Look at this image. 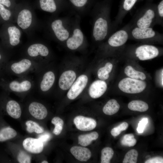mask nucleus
Masks as SVG:
<instances>
[{
	"label": "nucleus",
	"mask_w": 163,
	"mask_h": 163,
	"mask_svg": "<svg viewBox=\"0 0 163 163\" xmlns=\"http://www.w3.org/2000/svg\"><path fill=\"white\" fill-rule=\"evenodd\" d=\"M73 121L76 128L82 131L92 130L96 127L97 125L96 121L94 119L82 116L76 117Z\"/></svg>",
	"instance_id": "12"
},
{
	"label": "nucleus",
	"mask_w": 163,
	"mask_h": 163,
	"mask_svg": "<svg viewBox=\"0 0 163 163\" xmlns=\"http://www.w3.org/2000/svg\"><path fill=\"white\" fill-rule=\"evenodd\" d=\"M42 163H48V162L46 161H44L41 162Z\"/></svg>",
	"instance_id": "46"
},
{
	"label": "nucleus",
	"mask_w": 163,
	"mask_h": 163,
	"mask_svg": "<svg viewBox=\"0 0 163 163\" xmlns=\"http://www.w3.org/2000/svg\"><path fill=\"white\" fill-rule=\"evenodd\" d=\"M6 110L8 115L14 118H19L21 115L20 106L14 100H11L8 101L6 105Z\"/></svg>",
	"instance_id": "22"
},
{
	"label": "nucleus",
	"mask_w": 163,
	"mask_h": 163,
	"mask_svg": "<svg viewBox=\"0 0 163 163\" xmlns=\"http://www.w3.org/2000/svg\"><path fill=\"white\" fill-rule=\"evenodd\" d=\"M1 54H0V60L1 59Z\"/></svg>",
	"instance_id": "47"
},
{
	"label": "nucleus",
	"mask_w": 163,
	"mask_h": 163,
	"mask_svg": "<svg viewBox=\"0 0 163 163\" xmlns=\"http://www.w3.org/2000/svg\"><path fill=\"white\" fill-rule=\"evenodd\" d=\"M17 133L13 129L7 127L0 130V142H3L13 138L16 136Z\"/></svg>",
	"instance_id": "30"
},
{
	"label": "nucleus",
	"mask_w": 163,
	"mask_h": 163,
	"mask_svg": "<svg viewBox=\"0 0 163 163\" xmlns=\"http://www.w3.org/2000/svg\"><path fill=\"white\" fill-rule=\"evenodd\" d=\"M120 105L114 99L108 101L104 106L103 112L106 115H112L116 113L119 110Z\"/></svg>",
	"instance_id": "24"
},
{
	"label": "nucleus",
	"mask_w": 163,
	"mask_h": 163,
	"mask_svg": "<svg viewBox=\"0 0 163 163\" xmlns=\"http://www.w3.org/2000/svg\"><path fill=\"white\" fill-rule=\"evenodd\" d=\"M129 39V27L128 25L122 29L112 33L102 45L105 48H113L123 46Z\"/></svg>",
	"instance_id": "6"
},
{
	"label": "nucleus",
	"mask_w": 163,
	"mask_h": 163,
	"mask_svg": "<svg viewBox=\"0 0 163 163\" xmlns=\"http://www.w3.org/2000/svg\"><path fill=\"white\" fill-rule=\"evenodd\" d=\"M0 3L8 7H9L11 5V3L9 0H0Z\"/></svg>",
	"instance_id": "45"
},
{
	"label": "nucleus",
	"mask_w": 163,
	"mask_h": 163,
	"mask_svg": "<svg viewBox=\"0 0 163 163\" xmlns=\"http://www.w3.org/2000/svg\"><path fill=\"white\" fill-rule=\"evenodd\" d=\"M157 16V24L162 25L163 19V0L158 4L156 9Z\"/></svg>",
	"instance_id": "36"
},
{
	"label": "nucleus",
	"mask_w": 163,
	"mask_h": 163,
	"mask_svg": "<svg viewBox=\"0 0 163 163\" xmlns=\"http://www.w3.org/2000/svg\"><path fill=\"white\" fill-rule=\"evenodd\" d=\"M71 3L79 11H80L87 4L88 0H69Z\"/></svg>",
	"instance_id": "39"
},
{
	"label": "nucleus",
	"mask_w": 163,
	"mask_h": 163,
	"mask_svg": "<svg viewBox=\"0 0 163 163\" xmlns=\"http://www.w3.org/2000/svg\"><path fill=\"white\" fill-rule=\"evenodd\" d=\"M76 74L73 70H69L62 73L58 81L59 88L63 90L69 89L76 79Z\"/></svg>",
	"instance_id": "13"
},
{
	"label": "nucleus",
	"mask_w": 163,
	"mask_h": 163,
	"mask_svg": "<svg viewBox=\"0 0 163 163\" xmlns=\"http://www.w3.org/2000/svg\"><path fill=\"white\" fill-rule=\"evenodd\" d=\"M146 83L143 80L124 78L119 82L118 87L123 92L128 94H135L142 92L146 88Z\"/></svg>",
	"instance_id": "7"
},
{
	"label": "nucleus",
	"mask_w": 163,
	"mask_h": 163,
	"mask_svg": "<svg viewBox=\"0 0 163 163\" xmlns=\"http://www.w3.org/2000/svg\"><path fill=\"white\" fill-rule=\"evenodd\" d=\"M121 131L126 130L128 127V123L126 122H123L118 126Z\"/></svg>",
	"instance_id": "44"
},
{
	"label": "nucleus",
	"mask_w": 163,
	"mask_h": 163,
	"mask_svg": "<svg viewBox=\"0 0 163 163\" xmlns=\"http://www.w3.org/2000/svg\"><path fill=\"white\" fill-rule=\"evenodd\" d=\"M33 82L30 79L27 78L13 80L11 81L8 85L11 91L17 93L28 92L33 89Z\"/></svg>",
	"instance_id": "11"
},
{
	"label": "nucleus",
	"mask_w": 163,
	"mask_h": 163,
	"mask_svg": "<svg viewBox=\"0 0 163 163\" xmlns=\"http://www.w3.org/2000/svg\"><path fill=\"white\" fill-rule=\"evenodd\" d=\"M10 68L13 74L22 76L34 69H38V64L25 58L13 62L11 64Z\"/></svg>",
	"instance_id": "9"
},
{
	"label": "nucleus",
	"mask_w": 163,
	"mask_h": 163,
	"mask_svg": "<svg viewBox=\"0 0 163 163\" xmlns=\"http://www.w3.org/2000/svg\"><path fill=\"white\" fill-rule=\"evenodd\" d=\"M98 136V133L95 131L80 135L78 137V143L83 146H87L90 145L93 141L97 139Z\"/></svg>",
	"instance_id": "25"
},
{
	"label": "nucleus",
	"mask_w": 163,
	"mask_h": 163,
	"mask_svg": "<svg viewBox=\"0 0 163 163\" xmlns=\"http://www.w3.org/2000/svg\"><path fill=\"white\" fill-rule=\"evenodd\" d=\"M138 153L134 149L130 150L125 154L123 161V163H136L137 161Z\"/></svg>",
	"instance_id": "33"
},
{
	"label": "nucleus",
	"mask_w": 163,
	"mask_h": 163,
	"mask_svg": "<svg viewBox=\"0 0 163 163\" xmlns=\"http://www.w3.org/2000/svg\"><path fill=\"white\" fill-rule=\"evenodd\" d=\"M0 14L3 20L7 21L11 16V12L5 8L3 5L0 3Z\"/></svg>",
	"instance_id": "38"
},
{
	"label": "nucleus",
	"mask_w": 163,
	"mask_h": 163,
	"mask_svg": "<svg viewBox=\"0 0 163 163\" xmlns=\"http://www.w3.org/2000/svg\"><path fill=\"white\" fill-rule=\"evenodd\" d=\"M124 72L127 76L132 78L143 80L146 78L144 73L136 70L130 66H127L125 67Z\"/></svg>",
	"instance_id": "27"
},
{
	"label": "nucleus",
	"mask_w": 163,
	"mask_h": 163,
	"mask_svg": "<svg viewBox=\"0 0 163 163\" xmlns=\"http://www.w3.org/2000/svg\"><path fill=\"white\" fill-rule=\"evenodd\" d=\"M32 21V14L27 9L22 10L19 13L17 21L18 26L23 29H26L30 26Z\"/></svg>",
	"instance_id": "20"
},
{
	"label": "nucleus",
	"mask_w": 163,
	"mask_h": 163,
	"mask_svg": "<svg viewBox=\"0 0 163 163\" xmlns=\"http://www.w3.org/2000/svg\"><path fill=\"white\" fill-rule=\"evenodd\" d=\"M23 145L25 150L34 154L41 153L44 146L43 143L39 139L30 137L27 138L24 140Z\"/></svg>",
	"instance_id": "16"
},
{
	"label": "nucleus",
	"mask_w": 163,
	"mask_h": 163,
	"mask_svg": "<svg viewBox=\"0 0 163 163\" xmlns=\"http://www.w3.org/2000/svg\"><path fill=\"white\" fill-rule=\"evenodd\" d=\"M113 67V65L111 62H107L104 66L100 68L97 72L98 78L104 81L107 80L109 78V74L111 72Z\"/></svg>",
	"instance_id": "28"
},
{
	"label": "nucleus",
	"mask_w": 163,
	"mask_h": 163,
	"mask_svg": "<svg viewBox=\"0 0 163 163\" xmlns=\"http://www.w3.org/2000/svg\"><path fill=\"white\" fill-rule=\"evenodd\" d=\"M137 0H124L122 8L119 11L113 23L115 27L118 24L120 23L123 18L133 8Z\"/></svg>",
	"instance_id": "21"
},
{
	"label": "nucleus",
	"mask_w": 163,
	"mask_h": 163,
	"mask_svg": "<svg viewBox=\"0 0 163 163\" xmlns=\"http://www.w3.org/2000/svg\"><path fill=\"white\" fill-rule=\"evenodd\" d=\"M156 24V9L149 8L137 13L131 23L128 24L131 27L144 28L152 27Z\"/></svg>",
	"instance_id": "4"
},
{
	"label": "nucleus",
	"mask_w": 163,
	"mask_h": 163,
	"mask_svg": "<svg viewBox=\"0 0 163 163\" xmlns=\"http://www.w3.org/2000/svg\"><path fill=\"white\" fill-rule=\"evenodd\" d=\"M88 80V77L86 75L82 74L79 76L69 88L67 93L68 98L70 100L76 98L84 89Z\"/></svg>",
	"instance_id": "10"
},
{
	"label": "nucleus",
	"mask_w": 163,
	"mask_h": 163,
	"mask_svg": "<svg viewBox=\"0 0 163 163\" xmlns=\"http://www.w3.org/2000/svg\"><path fill=\"white\" fill-rule=\"evenodd\" d=\"M25 124L27 126L26 130L29 133L35 132L37 133H41L44 132L43 128L34 121H27Z\"/></svg>",
	"instance_id": "31"
},
{
	"label": "nucleus",
	"mask_w": 163,
	"mask_h": 163,
	"mask_svg": "<svg viewBox=\"0 0 163 163\" xmlns=\"http://www.w3.org/2000/svg\"><path fill=\"white\" fill-rule=\"evenodd\" d=\"M107 88V83L105 81L96 80L93 82L89 87V95L93 98H99L105 93Z\"/></svg>",
	"instance_id": "14"
},
{
	"label": "nucleus",
	"mask_w": 163,
	"mask_h": 163,
	"mask_svg": "<svg viewBox=\"0 0 163 163\" xmlns=\"http://www.w3.org/2000/svg\"><path fill=\"white\" fill-rule=\"evenodd\" d=\"M51 123L55 126L53 133L56 135H59L63 129L64 124L63 120L58 117H55L52 119Z\"/></svg>",
	"instance_id": "34"
},
{
	"label": "nucleus",
	"mask_w": 163,
	"mask_h": 163,
	"mask_svg": "<svg viewBox=\"0 0 163 163\" xmlns=\"http://www.w3.org/2000/svg\"><path fill=\"white\" fill-rule=\"evenodd\" d=\"M145 163H163V158L161 157H157L150 158L146 160Z\"/></svg>",
	"instance_id": "41"
},
{
	"label": "nucleus",
	"mask_w": 163,
	"mask_h": 163,
	"mask_svg": "<svg viewBox=\"0 0 163 163\" xmlns=\"http://www.w3.org/2000/svg\"><path fill=\"white\" fill-rule=\"evenodd\" d=\"M92 18L91 38L97 43L104 41L113 32L115 27L110 18L109 8H98L91 13Z\"/></svg>",
	"instance_id": "1"
},
{
	"label": "nucleus",
	"mask_w": 163,
	"mask_h": 163,
	"mask_svg": "<svg viewBox=\"0 0 163 163\" xmlns=\"http://www.w3.org/2000/svg\"><path fill=\"white\" fill-rule=\"evenodd\" d=\"M114 151L113 149L109 147L104 148L101 151V163H109L113 157Z\"/></svg>",
	"instance_id": "32"
},
{
	"label": "nucleus",
	"mask_w": 163,
	"mask_h": 163,
	"mask_svg": "<svg viewBox=\"0 0 163 163\" xmlns=\"http://www.w3.org/2000/svg\"><path fill=\"white\" fill-rule=\"evenodd\" d=\"M128 107L131 110L144 112L148 110L149 106L146 103L143 101L134 100L129 103Z\"/></svg>",
	"instance_id": "26"
},
{
	"label": "nucleus",
	"mask_w": 163,
	"mask_h": 163,
	"mask_svg": "<svg viewBox=\"0 0 163 163\" xmlns=\"http://www.w3.org/2000/svg\"><path fill=\"white\" fill-rule=\"evenodd\" d=\"M70 151L76 159L81 161H87L91 155L90 151L83 147L73 146L70 149Z\"/></svg>",
	"instance_id": "19"
},
{
	"label": "nucleus",
	"mask_w": 163,
	"mask_h": 163,
	"mask_svg": "<svg viewBox=\"0 0 163 163\" xmlns=\"http://www.w3.org/2000/svg\"><path fill=\"white\" fill-rule=\"evenodd\" d=\"M18 162L20 163H30L31 162V157L26 153L23 151H20L17 157Z\"/></svg>",
	"instance_id": "37"
},
{
	"label": "nucleus",
	"mask_w": 163,
	"mask_h": 163,
	"mask_svg": "<svg viewBox=\"0 0 163 163\" xmlns=\"http://www.w3.org/2000/svg\"><path fill=\"white\" fill-rule=\"evenodd\" d=\"M51 138L50 134L45 133L44 134L40 135L38 139H39L44 144L49 140Z\"/></svg>",
	"instance_id": "42"
},
{
	"label": "nucleus",
	"mask_w": 163,
	"mask_h": 163,
	"mask_svg": "<svg viewBox=\"0 0 163 163\" xmlns=\"http://www.w3.org/2000/svg\"><path fill=\"white\" fill-rule=\"evenodd\" d=\"M8 31L10 44L13 46L18 45L20 42L21 36L19 29L15 26H10L8 28Z\"/></svg>",
	"instance_id": "23"
},
{
	"label": "nucleus",
	"mask_w": 163,
	"mask_h": 163,
	"mask_svg": "<svg viewBox=\"0 0 163 163\" xmlns=\"http://www.w3.org/2000/svg\"><path fill=\"white\" fill-rule=\"evenodd\" d=\"M137 142L133 134L125 135L123 137L121 143L122 145L129 147L134 146Z\"/></svg>",
	"instance_id": "35"
},
{
	"label": "nucleus",
	"mask_w": 163,
	"mask_h": 163,
	"mask_svg": "<svg viewBox=\"0 0 163 163\" xmlns=\"http://www.w3.org/2000/svg\"><path fill=\"white\" fill-rule=\"evenodd\" d=\"M27 53L30 57H36L40 56L46 57L50 54V51L45 45L40 43H34L30 45L28 48Z\"/></svg>",
	"instance_id": "17"
},
{
	"label": "nucleus",
	"mask_w": 163,
	"mask_h": 163,
	"mask_svg": "<svg viewBox=\"0 0 163 163\" xmlns=\"http://www.w3.org/2000/svg\"><path fill=\"white\" fill-rule=\"evenodd\" d=\"M40 7L43 11L53 13L57 10V7L54 0H40Z\"/></svg>",
	"instance_id": "29"
},
{
	"label": "nucleus",
	"mask_w": 163,
	"mask_h": 163,
	"mask_svg": "<svg viewBox=\"0 0 163 163\" xmlns=\"http://www.w3.org/2000/svg\"><path fill=\"white\" fill-rule=\"evenodd\" d=\"M160 51L156 46L150 44L140 45L135 49L134 54L136 57L141 61L151 59L157 57Z\"/></svg>",
	"instance_id": "8"
},
{
	"label": "nucleus",
	"mask_w": 163,
	"mask_h": 163,
	"mask_svg": "<svg viewBox=\"0 0 163 163\" xmlns=\"http://www.w3.org/2000/svg\"><path fill=\"white\" fill-rule=\"evenodd\" d=\"M121 132V131L118 126L113 128L111 131V134L113 136H116L119 135Z\"/></svg>",
	"instance_id": "43"
},
{
	"label": "nucleus",
	"mask_w": 163,
	"mask_h": 163,
	"mask_svg": "<svg viewBox=\"0 0 163 163\" xmlns=\"http://www.w3.org/2000/svg\"><path fill=\"white\" fill-rule=\"evenodd\" d=\"M81 17L76 14L73 18V23L70 35L63 44L69 50L75 51L85 48L87 41L80 27Z\"/></svg>",
	"instance_id": "2"
},
{
	"label": "nucleus",
	"mask_w": 163,
	"mask_h": 163,
	"mask_svg": "<svg viewBox=\"0 0 163 163\" xmlns=\"http://www.w3.org/2000/svg\"><path fill=\"white\" fill-rule=\"evenodd\" d=\"M73 18L64 17L52 21L50 24L51 30L56 39L64 44L71 33Z\"/></svg>",
	"instance_id": "3"
},
{
	"label": "nucleus",
	"mask_w": 163,
	"mask_h": 163,
	"mask_svg": "<svg viewBox=\"0 0 163 163\" xmlns=\"http://www.w3.org/2000/svg\"><path fill=\"white\" fill-rule=\"evenodd\" d=\"M129 27V38L142 41L159 42L163 39V35L154 30L152 27L140 28Z\"/></svg>",
	"instance_id": "5"
},
{
	"label": "nucleus",
	"mask_w": 163,
	"mask_h": 163,
	"mask_svg": "<svg viewBox=\"0 0 163 163\" xmlns=\"http://www.w3.org/2000/svg\"><path fill=\"white\" fill-rule=\"evenodd\" d=\"M148 123V119L146 117L143 118L139 121L137 129L138 133H142L143 132L145 128Z\"/></svg>",
	"instance_id": "40"
},
{
	"label": "nucleus",
	"mask_w": 163,
	"mask_h": 163,
	"mask_svg": "<svg viewBox=\"0 0 163 163\" xmlns=\"http://www.w3.org/2000/svg\"><path fill=\"white\" fill-rule=\"evenodd\" d=\"M28 110L31 115L38 120L44 119L47 115V110L46 107L38 102H33L30 103Z\"/></svg>",
	"instance_id": "18"
},
{
	"label": "nucleus",
	"mask_w": 163,
	"mask_h": 163,
	"mask_svg": "<svg viewBox=\"0 0 163 163\" xmlns=\"http://www.w3.org/2000/svg\"><path fill=\"white\" fill-rule=\"evenodd\" d=\"M55 80L54 73L52 71L45 72L40 79L38 84L39 89L43 92H46L52 87Z\"/></svg>",
	"instance_id": "15"
}]
</instances>
